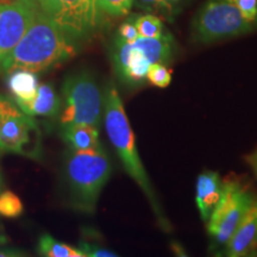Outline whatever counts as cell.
<instances>
[{
    "label": "cell",
    "mask_w": 257,
    "mask_h": 257,
    "mask_svg": "<svg viewBox=\"0 0 257 257\" xmlns=\"http://www.w3.org/2000/svg\"><path fill=\"white\" fill-rule=\"evenodd\" d=\"M76 54V41L54 24L40 8L34 21L5 60L2 73L15 69L46 72L72 59Z\"/></svg>",
    "instance_id": "6da1fadb"
},
{
    "label": "cell",
    "mask_w": 257,
    "mask_h": 257,
    "mask_svg": "<svg viewBox=\"0 0 257 257\" xmlns=\"http://www.w3.org/2000/svg\"><path fill=\"white\" fill-rule=\"evenodd\" d=\"M104 120L108 140L123 163L125 172L144 193L161 229L170 230V224L163 213L142 160L138 154L136 138L125 112L123 101L114 85H108L104 94Z\"/></svg>",
    "instance_id": "7a4b0ae2"
},
{
    "label": "cell",
    "mask_w": 257,
    "mask_h": 257,
    "mask_svg": "<svg viewBox=\"0 0 257 257\" xmlns=\"http://www.w3.org/2000/svg\"><path fill=\"white\" fill-rule=\"evenodd\" d=\"M111 172L110 159L101 148L72 150L66 162V181L72 206L83 213H94Z\"/></svg>",
    "instance_id": "3957f363"
},
{
    "label": "cell",
    "mask_w": 257,
    "mask_h": 257,
    "mask_svg": "<svg viewBox=\"0 0 257 257\" xmlns=\"http://www.w3.org/2000/svg\"><path fill=\"white\" fill-rule=\"evenodd\" d=\"M174 54V38L169 32H165L155 38L140 36L131 43L115 37L111 60L118 79L125 85L135 87L148 81V69L153 63L168 64Z\"/></svg>",
    "instance_id": "277c9868"
},
{
    "label": "cell",
    "mask_w": 257,
    "mask_h": 257,
    "mask_svg": "<svg viewBox=\"0 0 257 257\" xmlns=\"http://www.w3.org/2000/svg\"><path fill=\"white\" fill-rule=\"evenodd\" d=\"M64 107L60 117L61 127L87 124L99 127L104 112V95L91 73L72 74L62 86Z\"/></svg>",
    "instance_id": "5b68a950"
},
{
    "label": "cell",
    "mask_w": 257,
    "mask_h": 257,
    "mask_svg": "<svg viewBox=\"0 0 257 257\" xmlns=\"http://www.w3.org/2000/svg\"><path fill=\"white\" fill-rule=\"evenodd\" d=\"M253 24L232 0H207L193 21V37L199 43H213L250 32Z\"/></svg>",
    "instance_id": "8992f818"
},
{
    "label": "cell",
    "mask_w": 257,
    "mask_h": 257,
    "mask_svg": "<svg viewBox=\"0 0 257 257\" xmlns=\"http://www.w3.org/2000/svg\"><path fill=\"white\" fill-rule=\"evenodd\" d=\"M48 18L74 41L94 34L100 24L102 10L99 0H36Z\"/></svg>",
    "instance_id": "52a82bcc"
},
{
    "label": "cell",
    "mask_w": 257,
    "mask_h": 257,
    "mask_svg": "<svg viewBox=\"0 0 257 257\" xmlns=\"http://www.w3.org/2000/svg\"><path fill=\"white\" fill-rule=\"evenodd\" d=\"M255 197L237 182H224L223 193L207 221V231L220 245H225L245 216Z\"/></svg>",
    "instance_id": "ba28073f"
},
{
    "label": "cell",
    "mask_w": 257,
    "mask_h": 257,
    "mask_svg": "<svg viewBox=\"0 0 257 257\" xmlns=\"http://www.w3.org/2000/svg\"><path fill=\"white\" fill-rule=\"evenodd\" d=\"M4 153L41 160L42 135L34 117L21 111L3 121L0 125V154Z\"/></svg>",
    "instance_id": "9c48e42d"
},
{
    "label": "cell",
    "mask_w": 257,
    "mask_h": 257,
    "mask_svg": "<svg viewBox=\"0 0 257 257\" xmlns=\"http://www.w3.org/2000/svg\"><path fill=\"white\" fill-rule=\"evenodd\" d=\"M37 10L36 0L0 3V73L5 60L30 28Z\"/></svg>",
    "instance_id": "30bf717a"
},
{
    "label": "cell",
    "mask_w": 257,
    "mask_h": 257,
    "mask_svg": "<svg viewBox=\"0 0 257 257\" xmlns=\"http://www.w3.org/2000/svg\"><path fill=\"white\" fill-rule=\"evenodd\" d=\"M224 246L229 257L248 256L257 248V198Z\"/></svg>",
    "instance_id": "8fae6325"
},
{
    "label": "cell",
    "mask_w": 257,
    "mask_h": 257,
    "mask_svg": "<svg viewBox=\"0 0 257 257\" xmlns=\"http://www.w3.org/2000/svg\"><path fill=\"white\" fill-rule=\"evenodd\" d=\"M224 182L217 172L206 170L198 176L195 184V204L201 219L207 223L223 193Z\"/></svg>",
    "instance_id": "7c38bea8"
},
{
    "label": "cell",
    "mask_w": 257,
    "mask_h": 257,
    "mask_svg": "<svg viewBox=\"0 0 257 257\" xmlns=\"http://www.w3.org/2000/svg\"><path fill=\"white\" fill-rule=\"evenodd\" d=\"M25 114L31 117H55L61 110V100L49 83H40L34 98L29 101H16Z\"/></svg>",
    "instance_id": "4fadbf2b"
},
{
    "label": "cell",
    "mask_w": 257,
    "mask_h": 257,
    "mask_svg": "<svg viewBox=\"0 0 257 257\" xmlns=\"http://www.w3.org/2000/svg\"><path fill=\"white\" fill-rule=\"evenodd\" d=\"M99 127L87 124L62 126V138L72 150H92L101 148Z\"/></svg>",
    "instance_id": "5bb4252c"
},
{
    "label": "cell",
    "mask_w": 257,
    "mask_h": 257,
    "mask_svg": "<svg viewBox=\"0 0 257 257\" xmlns=\"http://www.w3.org/2000/svg\"><path fill=\"white\" fill-rule=\"evenodd\" d=\"M8 74V87L14 95V100H31L40 86L37 73L28 69H15Z\"/></svg>",
    "instance_id": "9a60e30c"
},
{
    "label": "cell",
    "mask_w": 257,
    "mask_h": 257,
    "mask_svg": "<svg viewBox=\"0 0 257 257\" xmlns=\"http://www.w3.org/2000/svg\"><path fill=\"white\" fill-rule=\"evenodd\" d=\"M38 253L47 257H86L79 248L60 242L49 234H43L38 242Z\"/></svg>",
    "instance_id": "2e32d148"
},
{
    "label": "cell",
    "mask_w": 257,
    "mask_h": 257,
    "mask_svg": "<svg viewBox=\"0 0 257 257\" xmlns=\"http://www.w3.org/2000/svg\"><path fill=\"white\" fill-rule=\"evenodd\" d=\"M134 22L138 30V34L142 37L155 38L162 36L165 34L162 21L155 15L140 16Z\"/></svg>",
    "instance_id": "e0dca14e"
},
{
    "label": "cell",
    "mask_w": 257,
    "mask_h": 257,
    "mask_svg": "<svg viewBox=\"0 0 257 257\" xmlns=\"http://www.w3.org/2000/svg\"><path fill=\"white\" fill-rule=\"evenodd\" d=\"M24 212L23 202L17 194L11 191L0 192V216L17 218Z\"/></svg>",
    "instance_id": "ac0fdd59"
},
{
    "label": "cell",
    "mask_w": 257,
    "mask_h": 257,
    "mask_svg": "<svg viewBox=\"0 0 257 257\" xmlns=\"http://www.w3.org/2000/svg\"><path fill=\"white\" fill-rule=\"evenodd\" d=\"M182 0H135L134 4L138 9L146 10L150 12H160V14L172 17Z\"/></svg>",
    "instance_id": "d6986e66"
},
{
    "label": "cell",
    "mask_w": 257,
    "mask_h": 257,
    "mask_svg": "<svg viewBox=\"0 0 257 257\" xmlns=\"http://www.w3.org/2000/svg\"><path fill=\"white\" fill-rule=\"evenodd\" d=\"M147 80L159 88L168 87L172 82V73L163 63H153L149 67Z\"/></svg>",
    "instance_id": "ffe728a7"
},
{
    "label": "cell",
    "mask_w": 257,
    "mask_h": 257,
    "mask_svg": "<svg viewBox=\"0 0 257 257\" xmlns=\"http://www.w3.org/2000/svg\"><path fill=\"white\" fill-rule=\"evenodd\" d=\"M134 2L135 0H99V5L105 14L113 17H121L130 12Z\"/></svg>",
    "instance_id": "44dd1931"
},
{
    "label": "cell",
    "mask_w": 257,
    "mask_h": 257,
    "mask_svg": "<svg viewBox=\"0 0 257 257\" xmlns=\"http://www.w3.org/2000/svg\"><path fill=\"white\" fill-rule=\"evenodd\" d=\"M22 110L18 107L14 99L8 98V96L0 94V125L3 124L6 118L10 115L18 113Z\"/></svg>",
    "instance_id": "7402d4cb"
},
{
    "label": "cell",
    "mask_w": 257,
    "mask_h": 257,
    "mask_svg": "<svg viewBox=\"0 0 257 257\" xmlns=\"http://www.w3.org/2000/svg\"><path fill=\"white\" fill-rule=\"evenodd\" d=\"M79 249L85 253V256L87 257H113L118 256L117 253L111 251V250H107L105 248H101V246L95 245V244L87 243V242H81L80 244Z\"/></svg>",
    "instance_id": "603a6c76"
},
{
    "label": "cell",
    "mask_w": 257,
    "mask_h": 257,
    "mask_svg": "<svg viewBox=\"0 0 257 257\" xmlns=\"http://www.w3.org/2000/svg\"><path fill=\"white\" fill-rule=\"evenodd\" d=\"M242 15L250 22L257 19V0H232Z\"/></svg>",
    "instance_id": "cb8c5ba5"
},
{
    "label": "cell",
    "mask_w": 257,
    "mask_h": 257,
    "mask_svg": "<svg viewBox=\"0 0 257 257\" xmlns=\"http://www.w3.org/2000/svg\"><path fill=\"white\" fill-rule=\"evenodd\" d=\"M121 41L124 42H131L136 41L138 37H140V34H138V30L135 25L134 21H127L120 25L119 30H118V36Z\"/></svg>",
    "instance_id": "d4e9b609"
},
{
    "label": "cell",
    "mask_w": 257,
    "mask_h": 257,
    "mask_svg": "<svg viewBox=\"0 0 257 257\" xmlns=\"http://www.w3.org/2000/svg\"><path fill=\"white\" fill-rule=\"evenodd\" d=\"M245 160L246 162H248V165L250 166V168L252 169L253 174H255L257 179V149L253 153L249 154V155L245 157Z\"/></svg>",
    "instance_id": "484cf974"
},
{
    "label": "cell",
    "mask_w": 257,
    "mask_h": 257,
    "mask_svg": "<svg viewBox=\"0 0 257 257\" xmlns=\"http://www.w3.org/2000/svg\"><path fill=\"white\" fill-rule=\"evenodd\" d=\"M23 251H19L17 249H0V257H17V256H25Z\"/></svg>",
    "instance_id": "4316f807"
},
{
    "label": "cell",
    "mask_w": 257,
    "mask_h": 257,
    "mask_svg": "<svg viewBox=\"0 0 257 257\" xmlns=\"http://www.w3.org/2000/svg\"><path fill=\"white\" fill-rule=\"evenodd\" d=\"M2 188H3V178H2V174H0V192H2Z\"/></svg>",
    "instance_id": "83f0119b"
}]
</instances>
